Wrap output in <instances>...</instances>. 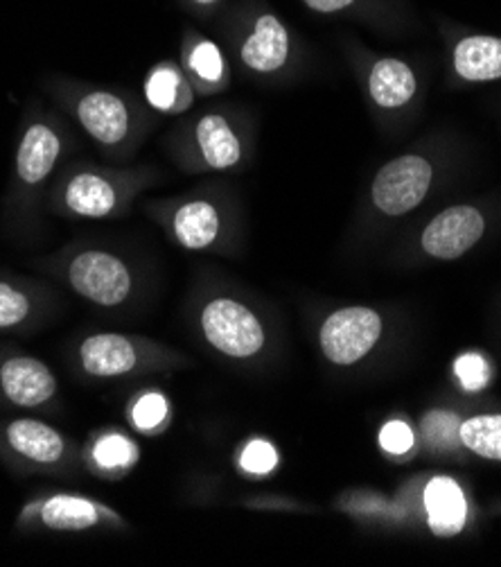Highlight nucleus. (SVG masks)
Here are the masks:
<instances>
[{
	"label": "nucleus",
	"instance_id": "obj_1",
	"mask_svg": "<svg viewBox=\"0 0 501 567\" xmlns=\"http://www.w3.org/2000/svg\"><path fill=\"white\" fill-rule=\"evenodd\" d=\"M236 60L253 75H281L299 54V37L267 0H240L219 17Z\"/></svg>",
	"mask_w": 501,
	"mask_h": 567
},
{
	"label": "nucleus",
	"instance_id": "obj_2",
	"mask_svg": "<svg viewBox=\"0 0 501 567\" xmlns=\"http://www.w3.org/2000/svg\"><path fill=\"white\" fill-rule=\"evenodd\" d=\"M438 165L425 152H407L384 163L370 182V206L379 217L398 219L414 213L431 193Z\"/></svg>",
	"mask_w": 501,
	"mask_h": 567
},
{
	"label": "nucleus",
	"instance_id": "obj_3",
	"mask_svg": "<svg viewBox=\"0 0 501 567\" xmlns=\"http://www.w3.org/2000/svg\"><path fill=\"white\" fill-rule=\"evenodd\" d=\"M346 48L375 109L394 113L405 111L416 102L420 93V80L411 62L396 54L370 52L353 37H346Z\"/></svg>",
	"mask_w": 501,
	"mask_h": 567
},
{
	"label": "nucleus",
	"instance_id": "obj_4",
	"mask_svg": "<svg viewBox=\"0 0 501 567\" xmlns=\"http://www.w3.org/2000/svg\"><path fill=\"white\" fill-rule=\"evenodd\" d=\"M436 21L457 80L466 84L501 80V37L461 28L448 17H436Z\"/></svg>",
	"mask_w": 501,
	"mask_h": 567
},
{
	"label": "nucleus",
	"instance_id": "obj_5",
	"mask_svg": "<svg viewBox=\"0 0 501 567\" xmlns=\"http://www.w3.org/2000/svg\"><path fill=\"white\" fill-rule=\"evenodd\" d=\"M71 288L102 308H114L127 301L132 292V271L111 251L86 249L69 265Z\"/></svg>",
	"mask_w": 501,
	"mask_h": 567
},
{
	"label": "nucleus",
	"instance_id": "obj_6",
	"mask_svg": "<svg viewBox=\"0 0 501 567\" xmlns=\"http://www.w3.org/2000/svg\"><path fill=\"white\" fill-rule=\"evenodd\" d=\"M203 334L219 353L229 358H251L264 347V330L258 317L233 299H215L201 315Z\"/></svg>",
	"mask_w": 501,
	"mask_h": 567
},
{
	"label": "nucleus",
	"instance_id": "obj_7",
	"mask_svg": "<svg viewBox=\"0 0 501 567\" xmlns=\"http://www.w3.org/2000/svg\"><path fill=\"white\" fill-rule=\"evenodd\" d=\"M486 234V215L474 204H457L434 215L420 231V249L436 260H457Z\"/></svg>",
	"mask_w": 501,
	"mask_h": 567
},
{
	"label": "nucleus",
	"instance_id": "obj_8",
	"mask_svg": "<svg viewBox=\"0 0 501 567\" xmlns=\"http://www.w3.org/2000/svg\"><path fill=\"white\" fill-rule=\"evenodd\" d=\"M382 319L370 308H344L332 312L321 326V349L334 364L359 362L379 339Z\"/></svg>",
	"mask_w": 501,
	"mask_h": 567
},
{
	"label": "nucleus",
	"instance_id": "obj_9",
	"mask_svg": "<svg viewBox=\"0 0 501 567\" xmlns=\"http://www.w3.org/2000/svg\"><path fill=\"white\" fill-rule=\"evenodd\" d=\"M299 3L321 19L355 21L388 34L407 32L418 23L416 8L409 0H299Z\"/></svg>",
	"mask_w": 501,
	"mask_h": 567
},
{
	"label": "nucleus",
	"instance_id": "obj_10",
	"mask_svg": "<svg viewBox=\"0 0 501 567\" xmlns=\"http://www.w3.org/2000/svg\"><path fill=\"white\" fill-rule=\"evenodd\" d=\"M73 111L82 130L102 147H121L132 136V109L114 91L88 89L80 93Z\"/></svg>",
	"mask_w": 501,
	"mask_h": 567
},
{
	"label": "nucleus",
	"instance_id": "obj_11",
	"mask_svg": "<svg viewBox=\"0 0 501 567\" xmlns=\"http://www.w3.org/2000/svg\"><path fill=\"white\" fill-rule=\"evenodd\" d=\"M127 197V184L111 179L100 169H77L62 186V206L73 217L104 219L114 215Z\"/></svg>",
	"mask_w": 501,
	"mask_h": 567
},
{
	"label": "nucleus",
	"instance_id": "obj_12",
	"mask_svg": "<svg viewBox=\"0 0 501 567\" xmlns=\"http://www.w3.org/2000/svg\"><path fill=\"white\" fill-rule=\"evenodd\" d=\"M192 145L197 163L215 173H227L244 161V141L238 127L225 113H203L192 127Z\"/></svg>",
	"mask_w": 501,
	"mask_h": 567
},
{
	"label": "nucleus",
	"instance_id": "obj_13",
	"mask_svg": "<svg viewBox=\"0 0 501 567\" xmlns=\"http://www.w3.org/2000/svg\"><path fill=\"white\" fill-rule=\"evenodd\" d=\"M170 229L175 240L192 251L212 247L225 231V217L212 199L195 197L181 202L170 213Z\"/></svg>",
	"mask_w": 501,
	"mask_h": 567
},
{
	"label": "nucleus",
	"instance_id": "obj_14",
	"mask_svg": "<svg viewBox=\"0 0 501 567\" xmlns=\"http://www.w3.org/2000/svg\"><path fill=\"white\" fill-rule=\"evenodd\" d=\"M64 152L62 134L48 123H32L19 145L17 175L25 186L43 184Z\"/></svg>",
	"mask_w": 501,
	"mask_h": 567
},
{
	"label": "nucleus",
	"instance_id": "obj_15",
	"mask_svg": "<svg viewBox=\"0 0 501 567\" xmlns=\"http://www.w3.org/2000/svg\"><path fill=\"white\" fill-rule=\"evenodd\" d=\"M181 62L190 84H197L199 89L217 91L229 80V64L225 50L219 48L217 41L201 34L195 25H186L184 30Z\"/></svg>",
	"mask_w": 501,
	"mask_h": 567
},
{
	"label": "nucleus",
	"instance_id": "obj_16",
	"mask_svg": "<svg viewBox=\"0 0 501 567\" xmlns=\"http://www.w3.org/2000/svg\"><path fill=\"white\" fill-rule=\"evenodd\" d=\"M0 384L8 399L19 408H36L58 391L52 371L34 358H12L0 369Z\"/></svg>",
	"mask_w": 501,
	"mask_h": 567
},
{
	"label": "nucleus",
	"instance_id": "obj_17",
	"mask_svg": "<svg viewBox=\"0 0 501 567\" xmlns=\"http://www.w3.org/2000/svg\"><path fill=\"white\" fill-rule=\"evenodd\" d=\"M80 360L86 373L95 378H116L129 373L136 362V349L123 334L102 332L84 339L80 347Z\"/></svg>",
	"mask_w": 501,
	"mask_h": 567
},
{
	"label": "nucleus",
	"instance_id": "obj_18",
	"mask_svg": "<svg viewBox=\"0 0 501 567\" xmlns=\"http://www.w3.org/2000/svg\"><path fill=\"white\" fill-rule=\"evenodd\" d=\"M429 527L438 536H455L466 520V499L455 480L436 477L425 491Z\"/></svg>",
	"mask_w": 501,
	"mask_h": 567
},
{
	"label": "nucleus",
	"instance_id": "obj_19",
	"mask_svg": "<svg viewBox=\"0 0 501 567\" xmlns=\"http://www.w3.org/2000/svg\"><path fill=\"white\" fill-rule=\"evenodd\" d=\"M145 97L160 113H181L192 104V84L173 62L156 64L145 80Z\"/></svg>",
	"mask_w": 501,
	"mask_h": 567
},
{
	"label": "nucleus",
	"instance_id": "obj_20",
	"mask_svg": "<svg viewBox=\"0 0 501 567\" xmlns=\"http://www.w3.org/2000/svg\"><path fill=\"white\" fill-rule=\"evenodd\" d=\"M8 441L19 455L36 464H54L64 455V439L58 430H52L39 421H14L8 427Z\"/></svg>",
	"mask_w": 501,
	"mask_h": 567
},
{
	"label": "nucleus",
	"instance_id": "obj_21",
	"mask_svg": "<svg viewBox=\"0 0 501 567\" xmlns=\"http://www.w3.org/2000/svg\"><path fill=\"white\" fill-rule=\"evenodd\" d=\"M41 518L50 529H60V532H82L93 527L100 520L97 506L75 495L50 497L41 508Z\"/></svg>",
	"mask_w": 501,
	"mask_h": 567
},
{
	"label": "nucleus",
	"instance_id": "obj_22",
	"mask_svg": "<svg viewBox=\"0 0 501 567\" xmlns=\"http://www.w3.org/2000/svg\"><path fill=\"white\" fill-rule=\"evenodd\" d=\"M461 443L479 457L501 462V414L474 416L461 423Z\"/></svg>",
	"mask_w": 501,
	"mask_h": 567
},
{
	"label": "nucleus",
	"instance_id": "obj_23",
	"mask_svg": "<svg viewBox=\"0 0 501 567\" xmlns=\"http://www.w3.org/2000/svg\"><path fill=\"white\" fill-rule=\"evenodd\" d=\"M138 457L136 452V445L121 436V434H108V436H102L95 447H93V460L100 468H106V471H123V468H129Z\"/></svg>",
	"mask_w": 501,
	"mask_h": 567
},
{
	"label": "nucleus",
	"instance_id": "obj_24",
	"mask_svg": "<svg viewBox=\"0 0 501 567\" xmlns=\"http://www.w3.org/2000/svg\"><path fill=\"white\" fill-rule=\"evenodd\" d=\"M422 432L429 445L438 450H452L461 441V423L455 414L434 412L422 421Z\"/></svg>",
	"mask_w": 501,
	"mask_h": 567
},
{
	"label": "nucleus",
	"instance_id": "obj_25",
	"mask_svg": "<svg viewBox=\"0 0 501 567\" xmlns=\"http://www.w3.org/2000/svg\"><path fill=\"white\" fill-rule=\"evenodd\" d=\"M240 464H242V468H244L247 473H251V475H267V473H271V471L275 468V464H278L275 447H273L269 441L255 439V441H251V443L244 447L242 457H240Z\"/></svg>",
	"mask_w": 501,
	"mask_h": 567
},
{
	"label": "nucleus",
	"instance_id": "obj_26",
	"mask_svg": "<svg viewBox=\"0 0 501 567\" xmlns=\"http://www.w3.org/2000/svg\"><path fill=\"white\" fill-rule=\"evenodd\" d=\"M167 416V403L160 393H145L134 405L132 419L138 430H156Z\"/></svg>",
	"mask_w": 501,
	"mask_h": 567
},
{
	"label": "nucleus",
	"instance_id": "obj_27",
	"mask_svg": "<svg viewBox=\"0 0 501 567\" xmlns=\"http://www.w3.org/2000/svg\"><path fill=\"white\" fill-rule=\"evenodd\" d=\"M30 312V301L19 290L0 282V328L21 323Z\"/></svg>",
	"mask_w": 501,
	"mask_h": 567
},
{
	"label": "nucleus",
	"instance_id": "obj_28",
	"mask_svg": "<svg viewBox=\"0 0 501 567\" xmlns=\"http://www.w3.org/2000/svg\"><path fill=\"white\" fill-rule=\"evenodd\" d=\"M455 373L468 391H479L488 384V362L477 353L461 355L455 364Z\"/></svg>",
	"mask_w": 501,
	"mask_h": 567
},
{
	"label": "nucleus",
	"instance_id": "obj_29",
	"mask_svg": "<svg viewBox=\"0 0 501 567\" xmlns=\"http://www.w3.org/2000/svg\"><path fill=\"white\" fill-rule=\"evenodd\" d=\"M379 445L386 452H392V455H403V452H407L414 445V432L407 423L392 421L382 427Z\"/></svg>",
	"mask_w": 501,
	"mask_h": 567
},
{
	"label": "nucleus",
	"instance_id": "obj_30",
	"mask_svg": "<svg viewBox=\"0 0 501 567\" xmlns=\"http://www.w3.org/2000/svg\"><path fill=\"white\" fill-rule=\"evenodd\" d=\"M177 3L190 17L208 21V19H219L221 12L231 6V0H177Z\"/></svg>",
	"mask_w": 501,
	"mask_h": 567
}]
</instances>
